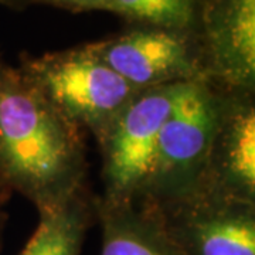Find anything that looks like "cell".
<instances>
[{
    "label": "cell",
    "mask_w": 255,
    "mask_h": 255,
    "mask_svg": "<svg viewBox=\"0 0 255 255\" xmlns=\"http://www.w3.org/2000/svg\"><path fill=\"white\" fill-rule=\"evenodd\" d=\"M85 132L55 110L0 51V201L46 210L87 184Z\"/></svg>",
    "instance_id": "1"
},
{
    "label": "cell",
    "mask_w": 255,
    "mask_h": 255,
    "mask_svg": "<svg viewBox=\"0 0 255 255\" xmlns=\"http://www.w3.org/2000/svg\"><path fill=\"white\" fill-rule=\"evenodd\" d=\"M17 68L64 118L90 130L95 140L139 92L90 43L40 55L21 53Z\"/></svg>",
    "instance_id": "2"
},
{
    "label": "cell",
    "mask_w": 255,
    "mask_h": 255,
    "mask_svg": "<svg viewBox=\"0 0 255 255\" xmlns=\"http://www.w3.org/2000/svg\"><path fill=\"white\" fill-rule=\"evenodd\" d=\"M183 87L140 90L97 139L102 157L101 199L139 201L143 197L160 128Z\"/></svg>",
    "instance_id": "3"
},
{
    "label": "cell",
    "mask_w": 255,
    "mask_h": 255,
    "mask_svg": "<svg viewBox=\"0 0 255 255\" xmlns=\"http://www.w3.org/2000/svg\"><path fill=\"white\" fill-rule=\"evenodd\" d=\"M217 90L206 81L184 84L160 128L140 200L163 204L196 190L217 114Z\"/></svg>",
    "instance_id": "4"
},
{
    "label": "cell",
    "mask_w": 255,
    "mask_h": 255,
    "mask_svg": "<svg viewBox=\"0 0 255 255\" xmlns=\"http://www.w3.org/2000/svg\"><path fill=\"white\" fill-rule=\"evenodd\" d=\"M94 53L136 90L206 81L194 34L129 24L90 43Z\"/></svg>",
    "instance_id": "5"
},
{
    "label": "cell",
    "mask_w": 255,
    "mask_h": 255,
    "mask_svg": "<svg viewBox=\"0 0 255 255\" xmlns=\"http://www.w3.org/2000/svg\"><path fill=\"white\" fill-rule=\"evenodd\" d=\"M156 207L182 255H255V203L193 191Z\"/></svg>",
    "instance_id": "6"
},
{
    "label": "cell",
    "mask_w": 255,
    "mask_h": 255,
    "mask_svg": "<svg viewBox=\"0 0 255 255\" xmlns=\"http://www.w3.org/2000/svg\"><path fill=\"white\" fill-rule=\"evenodd\" d=\"M216 90V122L194 191L255 203V91Z\"/></svg>",
    "instance_id": "7"
},
{
    "label": "cell",
    "mask_w": 255,
    "mask_h": 255,
    "mask_svg": "<svg viewBox=\"0 0 255 255\" xmlns=\"http://www.w3.org/2000/svg\"><path fill=\"white\" fill-rule=\"evenodd\" d=\"M194 37L206 82L255 91V0H199Z\"/></svg>",
    "instance_id": "8"
},
{
    "label": "cell",
    "mask_w": 255,
    "mask_h": 255,
    "mask_svg": "<svg viewBox=\"0 0 255 255\" xmlns=\"http://www.w3.org/2000/svg\"><path fill=\"white\" fill-rule=\"evenodd\" d=\"M97 216L100 255H182L150 201H110L98 196Z\"/></svg>",
    "instance_id": "9"
},
{
    "label": "cell",
    "mask_w": 255,
    "mask_h": 255,
    "mask_svg": "<svg viewBox=\"0 0 255 255\" xmlns=\"http://www.w3.org/2000/svg\"><path fill=\"white\" fill-rule=\"evenodd\" d=\"M88 184L51 209L38 211V226L18 255H81L88 230L98 221Z\"/></svg>",
    "instance_id": "10"
},
{
    "label": "cell",
    "mask_w": 255,
    "mask_h": 255,
    "mask_svg": "<svg viewBox=\"0 0 255 255\" xmlns=\"http://www.w3.org/2000/svg\"><path fill=\"white\" fill-rule=\"evenodd\" d=\"M197 10L199 0H107L104 11L121 16L128 24L194 34Z\"/></svg>",
    "instance_id": "11"
},
{
    "label": "cell",
    "mask_w": 255,
    "mask_h": 255,
    "mask_svg": "<svg viewBox=\"0 0 255 255\" xmlns=\"http://www.w3.org/2000/svg\"><path fill=\"white\" fill-rule=\"evenodd\" d=\"M107 0H34V3H44L54 7L68 10L73 13H82V11H94V10L105 9Z\"/></svg>",
    "instance_id": "12"
},
{
    "label": "cell",
    "mask_w": 255,
    "mask_h": 255,
    "mask_svg": "<svg viewBox=\"0 0 255 255\" xmlns=\"http://www.w3.org/2000/svg\"><path fill=\"white\" fill-rule=\"evenodd\" d=\"M34 0H0V4L13 10H24L27 9L30 4H33Z\"/></svg>",
    "instance_id": "13"
},
{
    "label": "cell",
    "mask_w": 255,
    "mask_h": 255,
    "mask_svg": "<svg viewBox=\"0 0 255 255\" xmlns=\"http://www.w3.org/2000/svg\"><path fill=\"white\" fill-rule=\"evenodd\" d=\"M3 201H0V253H1V246H3V231H4V226L7 221V214L3 210Z\"/></svg>",
    "instance_id": "14"
}]
</instances>
